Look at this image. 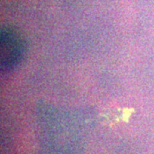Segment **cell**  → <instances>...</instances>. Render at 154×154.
<instances>
[{
    "label": "cell",
    "mask_w": 154,
    "mask_h": 154,
    "mask_svg": "<svg viewBox=\"0 0 154 154\" xmlns=\"http://www.w3.org/2000/svg\"><path fill=\"white\" fill-rule=\"evenodd\" d=\"M23 45L21 40L11 32H2L1 36V64L6 69L16 66L22 56Z\"/></svg>",
    "instance_id": "cell-1"
}]
</instances>
